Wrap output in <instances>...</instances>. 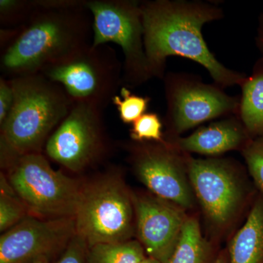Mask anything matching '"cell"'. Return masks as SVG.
Instances as JSON below:
<instances>
[{
  "instance_id": "27",
  "label": "cell",
  "mask_w": 263,
  "mask_h": 263,
  "mask_svg": "<svg viewBox=\"0 0 263 263\" xmlns=\"http://www.w3.org/2000/svg\"><path fill=\"white\" fill-rule=\"evenodd\" d=\"M211 263H228V252L227 250L220 251L216 254L215 257Z\"/></svg>"
},
{
  "instance_id": "8",
  "label": "cell",
  "mask_w": 263,
  "mask_h": 263,
  "mask_svg": "<svg viewBox=\"0 0 263 263\" xmlns=\"http://www.w3.org/2000/svg\"><path fill=\"white\" fill-rule=\"evenodd\" d=\"M163 80L167 102L164 122L172 136L178 137L207 121L238 114L240 99L215 84L176 72L166 74Z\"/></svg>"
},
{
  "instance_id": "4",
  "label": "cell",
  "mask_w": 263,
  "mask_h": 263,
  "mask_svg": "<svg viewBox=\"0 0 263 263\" xmlns=\"http://www.w3.org/2000/svg\"><path fill=\"white\" fill-rule=\"evenodd\" d=\"M2 166L29 215L43 219L75 217L84 185L53 169L42 153L14 155Z\"/></svg>"
},
{
  "instance_id": "7",
  "label": "cell",
  "mask_w": 263,
  "mask_h": 263,
  "mask_svg": "<svg viewBox=\"0 0 263 263\" xmlns=\"http://www.w3.org/2000/svg\"><path fill=\"white\" fill-rule=\"evenodd\" d=\"M92 15L91 45L115 43L124 54L122 86L134 89L152 79L145 52L141 1L86 0Z\"/></svg>"
},
{
  "instance_id": "14",
  "label": "cell",
  "mask_w": 263,
  "mask_h": 263,
  "mask_svg": "<svg viewBox=\"0 0 263 263\" xmlns=\"http://www.w3.org/2000/svg\"><path fill=\"white\" fill-rule=\"evenodd\" d=\"M252 139L240 118L233 116L199 128L190 136L176 137L167 142L184 153L216 156L242 150Z\"/></svg>"
},
{
  "instance_id": "24",
  "label": "cell",
  "mask_w": 263,
  "mask_h": 263,
  "mask_svg": "<svg viewBox=\"0 0 263 263\" xmlns=\"http://www.w3.org/2000/svg\"><path fill=\"white\" fill-rule=\"evenodd\" d=\"M88 249L86 242L76 234L63 252L52 263H89Z\"/></svg>"
},
{
  "instance_id": "12",
  "label": "cell",
  "mask_w": 263,
  "mask_h": 263,
  "mask_svg": "<svg viewBox=\"0 0 263 263\" xmlns=\"http://www.w3.org/2000/svg\"><path fill=\"white\" fill-rule=\"evenodd\" d=\"M76 235L75 218L43 219L29 215L0 238V263L53 262Z\"/></svg>"
},
{
  "instance_id": "16",
  "label": "cell",
  "mask_w": 263,
  "mask_h": 263,
  "mask_svg": "<svg viewBox=\"0 0 263 263\" xmlns=\"http://www.w3.org/2000/svg\"><path fill=\"white\" fill-rule=\"evenodd\" d=\"M238 117L252 138L263 136V62L259 59L252 75L241 86Z\"/></svg>"
},
{
  "instance_id": "20",
  "label": "cell",
  "mask_w": 263,
  "mask_h": 263,
  "mask_svg": "<svg viewBox=\"0 0 263 263\" xmlns=\"http://www.w3.org/2000/svg\"><path fill=\"white\" fill-rule=\"evenodd\" d=\"M119 91L120 96L116 95L112 103L117 107L120 120L124 124H133L146 114L151 98L133 94L130 89L126 86H122Z\"/></svg>"
},
{
  "instance_id": "25",
  "label": "cell",
  "mask_w": 263,
  "mask_h": 263,
  "mask_svg": "<svg viewBox=\"0 0 263 263\" xmlns=\"http://www.w3.org/2000/svg\"><path fill=\"white\" fill-rule=\"evenodd\" d=\"M14 92L9 79L0 78V125L5 122L13 107Z\"/></svg>"
},
{
  "instance_id": "9",
  "label": "cell",
  "mask_w": 263,
  "mask_h": 263,
  "mask_svg": "<svg viewBox=\"0 0 263 263\" xmlns=\"http://www.w3.org/2000/svg\"><path fill=\"white\" fill-rule=\"evenodd\" d=\"M103 112L91 104L73 103L45 145L48 158L74 173L101 160L109 148Z\"/></svg>"
},
{
  "instance_id": "11",
  "label": "cell",
  "mask_w": 263,
  "mask_h": 263,
  "mask_svg": "<svg viewBox=\"0 0 263 263\" xmlns=\"http://www.w3.org/2000/svg\"><path fill=\"white\" fill-rule=\"evenodd\" d=\"M189 180L207 219L216 228L228 226L241 210L248 191L230 161L195 159L186 155Z\"/></svg>"
},
{
  "instance_id": "10",
  "label": "cell",
  "mask_w": 263,
  "mask_h": 263,
  "mask_svg": "<svg viewBox=\"0 0 263 263\" xmlns=\"http://www.w3.org/2000/svg\"><path fill=\"white\" fill-rule=\"evenodd\" d=\"M129 150L137 177L154 195L183 210L194 206L186 153L181 155L182 152L167 141H135Z\"/></svg>"
},
{
  "instance_id": "22",
  "label": "cell",
  "mask_w": 263,
  "mask_h": 263,
  "mask_svg": "<svg viewBox=\"0 0 263 263\" xmlns=\"http://www.w3.org/2000/svg\"><path fill=\"white\" fill-rule=\"evenodd\" d=\"M162 120L158 114L146 113L133 123L129 133L133 141H153L164 143Z\"/></svg>"
},
{
  "instance_id": "18",
  "label": "cell",
  "mask_w": 263,
  "mask_h": 263,
  "mask_svg": "<svg viewBox=\"0 0 263 263\" xmlns=\"http://www.w3.org/2000/svg\"><path fill=\"white\" fill-rule=\"evenodd\" d=\"M147 254L138 240L101 243L88 249L89 263H142Z\"/></svg>"
},
{
  "instance_id": "1",
  "label": "cell",
  "mask_w": 263,
  "mask_h": 263,
  "mask_svg": "<svg viewBox=\"0 0 263 263\" xmlns=\"http://www.w3.org/2000/svg\"><path fill=\"white\" fill-rule=\"evenodd\" d=\"M145 52L152 78L164 79L170 57H181L202 66L223 89L241 86L247 76L223 65L202 36L205 24L224 16L216 5L201 1H141Z\"/></svg>"
},
{
  "instance_id": "21",
  "label": "cell",
  "mask_w": 263,
  "mask_h": 263,
  "mask_svg": "<svg viewBox=\"0 0 263 263\" xmlns=\"http://www.w3.org/2000/svg\"><path fill=\"white\" fill-rule=\"evenodd\" d=\"M35 9L34 0H1V28H18L22 27L30 18Z\"/></svg>"
},
{
  "instance_id": "15",
  "label": "cell",
  "mask_w": 263,
  "mask_h": 263,
  "mask_svg": "<svg viewBox=\"0 0 263 263\" xmlns=\"http://www.w3.org/2000/svg\"><path fill=\"white\" fill-rule=\"evenodd\" d=\"M227 252L228 263H263V194H257Z\"/></svg>"
},
{
  "instance_id": "28",
  "label": "cell",
  "mask_w": 263,
  "mask_h": 263,
  "mask_svg": "<svg viewBox=\"0 0 263 263\" xmlns=\"http://www.w3.org/2000/svg\"><path fill=\"white\" fill-rule=\"evenodd\" d=\"M142 263H160L159 261H157V259L152 258V257H148L147 256L146 258L143 260V262Z\"/></svg>"
},
{
  "instance_id": "17",
  "label": "cell",
  "mask_w": 263,
  "mask_h": 263,
  "mask_svg": "<svg viewBox=\"0 0 263 263\" xmlns=\"http://www.w3.org/2000/svg\"><path fill=\"white\" fill-rule=\"evenodd\" d=\"M195 216H187L172 253L163 263H211L215 257Z\"/></svg>"
},
{
  "instance_id": "13",
  "label": "cell",
  "mask_w": 263,
  "mask_h": 263,
  "mask_svg": "<svg viewBox=\"0 0 263 263\" xmlns=\"http://www.w3.org/2000/svg\"><path fill=\"white\" fill-rule=\"evenodd\" d=\"M138 241L148 257L163 263L174 250L187 216L155 195L132 193Z\"/></svg>"
},
{
  "instance_id": "26",
  "label": "cell",
  "mask_w": 263,
  "mask_h": 263,
  "mask_svg": "<svg viewBox=\"0 0 263 263\" xmlns=\"http://www.w3.org/2000/svg\"><path fill=\"white\" fill-rule=\"evenodd\" d=\"M256 43H257V47H258L259 51H260L261 55H262L260 59L263 62V13L261 14L259 18Z\"/></svg>"
},
{
  "instance_id": "3",
  "label": "cell",
  "mask_w": 263,
  "mask_h": 263,
  "mask_svg": "<svg viewBox=\"0 0 263 263\" xmlns=\"http://www.w3.org/2000/svg\"><path fill=\"white\" fill-rule=\"evenodd\" d=\"M9 80L14 101L0 125V142L20 155L42 153L49 137L68 115L73 102L61 85L41 73Z\"/></svg>"
},
{
  "instance_id": "23",
  "label": "cell",
  "mask_w": 263,
  "mask_h": 263,
  "mask_svg": "<svg viewBox=\"0 0 263 263\" xmlns=\"http://www.w3.org/2000/svg\"><path fill=\"white\" fill-rule=\"evenodd\" d=\"M241 151L249 174L263 194V136L252 138Z\"/></svg>"
},
{
  "instance_id": "29",
  "label": "cell",
  "mask_w": 263,
  "mask_h": 263,
  "mask_svg": "<svg viewBox=\"0 0 263 263\" xmlns=\"http://www.w3.org/2000/svg\"><path fill=\"white\" fill-rule=\"evenodd\" d=\"M32 263H51L48 259L42 258L37 259V260L34 261V262Z\"/></svg>"
},
{
  "instance_id": "6",
  "label": "cell",
  "mask_w": 263,
  "mask_h": 263,
  "mask_svg": "<svg viewBox=\"0 0 263 263\" xmlns=\"http://www.w3.org/2000/svg\"><path fill=\"white\" fill-rule=\"evenodd\" d=\"M39 73L61 85L73 103L105 110L122 87L123 64L110 45H89Z\"/></svg>"
},
{
  "instance_id": "19",
  "label": "cell",
  "mask_w": 263,
  "mask_h": 263,
  "mask_svg": "<svg viewBox=\"0 0 263 263\" xmlns=\"http://www.w3.org/2000/svg\"><path fill=\"white\" fill-rule=\"evenodd\" d=\"M29 215L28 209L10 184L5 174L0 180V231L14 227Z\"/></svg>"
},
{
  "instance_id": "5",
  "label": "cell",
  "mask_w": 263,
  "mask_h": 263,
  "mask_svg": "<svg viewBox=\"0 0 263 263\" xmlns=\"http://www.w3.org/2000/svg\"><path fill=\"white\" fill-rule=\"evenodd\" d=\"M74 218L76 234L89 248L131 240L136 230L134 205L120 175L110 173L84 185Z\"/></svg>"
},
{
  "instance_id": "2",
  "label": "cell",
  "mask_w": 263,
  "mask_h": 263,
  "mask_svg": "<svg viewBox=\"0 0 263 263\" xmlns=\"http://www.w3.org/2000/svg\"><path fill=\"white\" fill-rule=\"evenodd\" d=\"M36 9L1 49L2 77L39 73L92 43V15L86 0H34Z\"/></svg>"
}]
</instances>
